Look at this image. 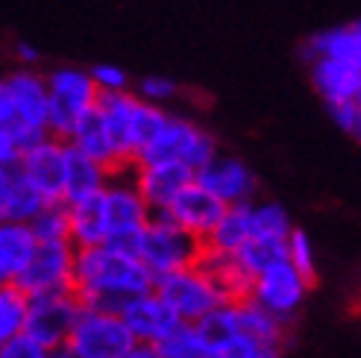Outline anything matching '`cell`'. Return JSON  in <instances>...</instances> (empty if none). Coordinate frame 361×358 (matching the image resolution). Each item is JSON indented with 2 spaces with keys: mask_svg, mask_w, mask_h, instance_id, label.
Returning a JSON list of instances; mask_svg holds the SVG:
<instances>
[{
  "mask_svg": "<svg viewBox=\"0 0 361 358\" xmlns=\"http://www.w3.org/2000/svg\"><path fill=\"white\" fill-rule=\"evenodd\" d=\"M238 309V323H241V335L252 338V341L259 344H274V347H282L288 344V323H282V320L276 314H270L267 309H262L256 300H238L235 302Z\"/></svg>",
  "mask_w": 361,
  "mask_h": 358,
  "instance_id": "cb8c5ba5",
  "label": "cell"
},
{
  "mask_svg": "<svg viewBox=\"0 0 361 358\" xmlns=\"http://www.w3.org/2000/svg\"><path fill=\"white\" fill-rule=\"evenodd\" d=\"M106 214H109V235H106V247L121 249V253L138 256L141 235L150 221V206L144 203L133 183V168L126 171H112L106 179Z\"/></svg>",
  "mask_w": 361,
  "mask_h": 358,
  "instance_id": "5b68a950",
  "label": "cell"
},
{
  "mask_svg": "<svg viewBox=\"0 0 361 358\" xmlns=\"http://www.w3.org/2000/svg\"><path fill=\"white\" fill-rule=\"evenodd\" d=\"M15 59H18V68H39L42 53L30 42H15Z\"/></svg>",
  "mask_w": 361,
  "mask_h": 358,
  "instance_id": "60d3db41",
  "label": "cell"
},
{
  "mask_svg": "<svg viewBox=\"0 0 361 358\" xmlns=\"http://www.w3.org/2000/svg\"><path fill=\"white\" fill-rule=\"evenodd\" d=\"M92 74V82L97 88V94H112V92H130V74L118 65H109V62H100V65H92L88 68Z\"/></svg>",
  "mask_w": 361,
  "mask_h": 358,
  "instance_id": "8d00e7d4",
  "label": "cell"
},
{
  "mask_svg": "<svg viewBox=\"0 0 361 358\" xmlns=\"http://www.w3.org/2000/svg\"><path fill=\"white\" fill-rule=\"evenodd\" d=\"M27 317V294H21L15 285H0V347L24 332Z\"/></svg>",
  "mask_w": 361,
  "mask_h": 358,
  "instance_id": "1f68e13d",
  "label": "cell"
},
{
  "mask_svg": "<svg viewBox=\"0 0 361 358\" xmlns=\"http://www.w3.org/2000/svg\"><path fill=\"white\" fill-rule=\"evenodd\" d=\"M285 247H288V264L309 282V288H314L317 285V253H314V244L309 238V232L294 226L291 235H288V241H285Z\"/></svg>",
  "mask_w": 361,
  "mask_h": 358,
  "instance_id": "d6a6232c",
  "label": "cell"
},
{
  "mask_svg": "<svg viewBox=\"0 0 361 358\" xmlns=\"http://www.w3.org/2000/svg\"><path fill=\"white\" fill-rule=\"evenodd\" d=\"M68 223H71V244L74 247H97L106 244L109 235V214H106V197L94 191L80 200L65 203Z\"/></svg>",
  "mask_w": 361,
  "mask_h": 358,
  "instance_id": "d6986e66",
  "label": "cell"
},
{
  "mask_svg": "<svg viewBox=\"0 0 361 358\" xmlns=\"http://www.w3.org/2000/svg\"><path fill=\"white\" fill-rule=\"evenodd\" d=\"M153 291L171 306V311L183 320V323H197L212 309L221 306V294L197 264L179 267V271L153 276Z\"/></svg>",
  "mask_w": 361,
  "mask_h": 358,
  "instance_id": "9c48e42d",
  "label": "cell"
},
{
  "mask_svg": "<svg viewBox=\"0 0 361 358\" xmlns=\"http://www.w3.org/2000/svg\"><path fill=\"white\" fill-rule=\"evenodd\" d=\"M358 103H361V92H358Z\"/></svg>",
  "mask_w": 361,
  "mask_h": 358,
  "instance_id": "f6af8a7d",
  "label": "cell"
},
{
  "mask_svg": "<svg viewBox=\"0 0 361 358\" xmlns=\"http://www.w3.org/2000/svg\"><path fill=\"white\" fill-rule=\"evenodd\" d=\"M247 238H252V200L226 206L218 226L212 229V235L203 244L212 249H221V253H235Z\"/></svg>",
  "mask_w": 361,
  "mask_h": 358,
  "instance_id": "d4e9b609",
  "label": "cell"
},
{
  "mask_svg": "<svg viewBox=\"0 0 361 358\" xmlns=\"http://www.w3.org/2000/svg\"><path fill=\"white\" fill-rule=\"evenodd\" d=\"M168 211H171V218L185 232H191L197 241H206L212 235V229L218 226L221 214L226 211V203H221L218 197L209 194L194 179V183H188L183 191L173 197V203L168 206Z\"/></svg>",
  "mask_w": 361,
  "mask_h": 358,
  "instance_id": "5bb4252c",
  "label": "cell"
},
{
  "mask_svg": "<svg viewBox=\"0 0 361 358\" xmlns=\"http://www.w3.org/2000/svg\"><path fill=\"white\" fill-rule=\"evenodd\" d=\"M312 88L323 103H341V100H358L361 92V68L353 62L335 59V56H312L305 62Z\"/></svg>",
  "mask_w": 361,
  "mask_h": 358,
  "instance_id": "e0dca14e",
  "label": "cell"
},
{
  "mask_svg": "<svg viewBox=\"0 0 361 358\" xmlns=\"http://www.w3.org/2000/svg\"><path fill=\"white\" fill-rule=\"evenodd\" d=\"M12 285L27 297L74 291V244L71 241L35 244L24 271L18 273Z\"/></svg>",
  "mask_w": 361,
  "mask_h": 358,
  "instance_id": "30bf717a",
  "label": "cell"
},
{
  "mask_svg": "<svg viewBox=\"0 0 361 358\" xmlns=\"http://www.w3.org/2000/svg\"><path fill=\"white\" fill-rule=\"evenodd\" d=\"M147 291H153V273L138 256L106 244L74 247V294L82 309L121 314L133 297Z\"/></svg>",
  "mask_w": 361,
  "mask_h": 358,
  "instance_id": "6da1fadb",
  "label": "cell"
},
{
  "mask_svg": "<svg viewBox=\"0 0 361 358\" xmlns=\"http://www.w3.org/2000/svg\"><path fill=\"white\" fill-rule=\"evenodd\" d=\"M53 358H74V355H71V352L62 347V350H53Z\"/></svg>",
  "mask_w": 361,
  "mask_h": 358,
  "instance_id": "ee69618b",
  "label": "cell"
},
{
  "mask_svg": "<svg viewBox=\"0 0 361 358\" xmlns=\"http://www.w3.org/2000/svg\"><path fill=\"white\" fill-rule=\"evenodd\" d=\"M133 183L144 203L156 209H168L173 197L183 191L188 183H194V171L183 162H147V165H133Z\"/></svg>",
  "mask_w": 361,
  "mask_h": 358,
  "instance_id": "9a60e30c",
  "label": "cell"
},
{
  "mask_svg": "<svg viewBox=\"0 0 361 358\" xmlns=\"http://www.w3.org/2000/svg\"><path fill=\"white\" fill-rule=\"evenodd\" d=\"M0 127L21 144V150L50 135L44 70L15 68L0 77Z\"/></svg>",
  "mask_w": 361,
  "mask_h": 358,
  "instance_id": "7a4b0ae2",
  "label": "cell"
},
{
  "mask_svg": "<svg viewBox=\"0 0 361 358\" xmlns=\"http://www.w3.org/2000/svg\"><path fill=\"white\" fill-rule=\"evenodd\" d=\"M106 179H109V168H103L92 156L80 153L77 147H71L65 141V194H62V203L80 200V197H88L94 191H103Z\"/></svg>",
  "mask_w": 361,
  "mask_h": 358,
  "instance_id": "7402d4cb",
  "label": "cell"
},
{
  "mask_svg": "<svg viewBox=\"0 0 361 358\" xmlns=\"http://www.w3.org/2000/svg\"><path fill=\"white\" fill-rule=\"evenodd\" d=\"M65 141H68L71 147H77L80 153L92 156L94 162H100L103 168H109V173H112V171H126V168L121 165L118 153H115V144H112L109 132H106V127H103V118H100V112H97V106L77 123L74 130H71V135H68Z\"/></svg>",
  "mask_w": 361,
  "mask_h": 358,
  "instance_id": "44dd1931",
  "label": "cell"
},
{
  "mask_svg": "<svg viewBox=\"0 0 361 358\" xmlns=\"http://www.w3.org/2000/svg\"><path fill=\"white\" fill-rule=\"evenodd\" d=\"M133 344L135 338L121 314L82 309L74 332L68 335L65 350L74 358H123Z\"/></svg>",
  "mask_w": 361,
  "mask_h": 358,
  "instance_id": "52a82bcc",
  "label": "cell"
},
{
  "mask_svg": "<svg viewBox=\"0 0 361 358\" xmlns=\"http://www.w3.org/2000/svg\"><path fill=\"white\" fill-rule=\"evenodd\" d=\"M135 94H138L141 100H147V103L168 106L171 100H176L179 94H183V88H179V82H173V80L165 77V74H147L144 80H138Z\"/></svg>",
  "mask_w": 361,
  "mask_h": 358,
  "instance_id": "e575fe53",
  "label": "cell"
},
{
  "mask_svg": "<svg viewBox=\"0 0 361 358\" xmlns=\"http://www.w3.org/2000/svg\"><path fill=\"white\" fill-rule=\"evenodd\" d=\"M161 358H209L212 347L197 323H179L156 344Z\"/></svg>",
  "mask_w": 361,
  "mask_h": 358,
  "instance_id": "f1b7e54d",
  "label": "cell"
},
{
  "mask_svg": "<svg viewBox=\"0 0 361 358\" xmlns=\"http://www.w3.org/2000/svg\"><path fill=\"white\" fill-rule=\"evenodd\" d=\"M44 206H47V200L15 168L12 171V191H9V221L30 223Z\"/></svg>",
  "mask_w": 361,
  "mask_h": 358,
  "instance_id": "836d02e7",
  "label": "cell"
},
{
  "mask_svg": "<svg viewBox=\"0 0 361 358\" xmlns=\"http://www.w3.org/2000/svg\"><path fill=\"white\" fill-rule=\"evenodd\" d=\"M21 159V144L0 127V168H15Z\"/></svg>",
  "mask_w": 361,
  "mask_h": 358,
  "instance_id": "ab89813d",
  "label": "cell"
},
{
  "mask_svg": "<svg viewBox=\"0 0 361 358\" xmlns=\"http://www.w3.org/2000/svg\"><path fill=\"white\" fill-rule=\"evenodd\" d=\"M12 171L0 168V221H9V191H12Z\"/></svg>",
  "mask_w": 361,
  "mask_h": 358,
  "instance_id": "b9f144b4",
  "label": "cell"
},
{
  "mask_svg": "<svg viewBox=\"0 0 361 358\" xmlns=\"http://www.w3.org/2000/svg\"><path fill=\"white\" fill-rule=\"evenodd\" d=\"M121 317H123L126 329L133 332L135 341H147V344H159L171 329H176L179 323H183L156 291L133 297L121 309Z\"/></svg>",
  "mask_w": 361,
  "mask_h": 358,
  "instance_id": "2e32d148",
  "label": "cell"
},
{
  "mask_svg": "<svg viewBox=\"0 0 361 358\" xmlns=\"http://www.w3.org/2000/svg\"><path fill=\"white\" fill-rule=\"evenodd\" d=\"M168 109L165 106H156V103H147L135 94V103H133V118H130V156L135 159L138 150H144L150 141L159 135V130L165 127L168 121Z\"/></svg>",
  "mask_w": 361,
  "mask_h": 358,
  "instance_id": "4316f807",
  "label": "cell"
},
{
  "mask_svg": "<svg viewBox=\"0 0 361 358\" xmlns=\"http://www.w3.org/2000/svg\"><path fill=\"white\" fill-rule=\"evenodd\" d=\"M35 244H53V241H71V223L65 203H47L35 218L27 223Z\"/></svg>",
  "mask_w": 361,
  "mask_h": 358,
  "instance_id": "4dcf8cb0",
  "label": "cell"
},
{
  "mask_svg": "<svg viewBox=\"0 0 361 358\" xmlns=\"http://www.w3.org/2000/svg\"><path fill=\"white\" fill-rule=\"evenodd\" d=\"M221 153V144L206 127H200L197 121L183 118V115H168L165 127L159 130V135L150 141L138 156L133 159V165H147V162H183L194 173L203 165H209L214 156Z\"/></svg>",
  "mask_w": 361,
  "mask_h": 358,
  "instance_id": "3957f363",
  "label": "cell"
},
{
  "mask_svg": "<svg viewBox=\"0 0 361 358\" xmlns=\"http://www.w3.org/2000/svg\"><path fill=\"white\" fill-rule=\"evenodd\" d=\"M203 249V241H197L191 232L179 226L168 209L150 211L147 229L141 235L138 259L147 264V271L153 276L179 271V267H191Z\"/></svg>",
  "mask_w": 361,
  "mask_h": 358,
  "instance_id": "8992f818",
  "label": "cell"
},
{
  "mask_svg": "<svg viewBox=\"0 0 361 358\" xmlns=\"http://www.w3.org/2000/svg\"><path fill=\"white\" fill-rule=\"evenodd\" d=\"M294 229V221L288 209L276 200H252V235L288 238Z\"/></svg>",
  "mask_w": 361,
  "mask_h": 358,
  "instance_id": "f546056e",
  "label": "cell"
},
{
  "mask_svg": "<svg viewBox=\"0 0 361 358\" xmlns=\"http://www.w3.org/2000/svg\"><path fill=\"white\" fill-rule=\"evenodd\" d=\"M35 247V238L27 223L0 221V285H12Z\"/></svg>",
  "mask_w": 361,
  "mask_h": 358,
  "instance_id": "603a6c76",
  "label": "cell"
},
{
  "mask_svg": "<svg viewBox=\"0 0 361 358\" xmlns=\"http://www.w3.org/2000/svg\"><path fill=\"white\" fill-rule=\"evenodd\" d=\"M133 103L135 92H112V94H97V112L103 118V127L109 132L115 153L123 168H133L130 156V118H133Z\"/></svg>",
  "mask_w": 361,
  "mask_h": 358,
  "instance_id": "ffe728a7",
  "label": "cell"
},
{
  "mask_svg": "<svg viewBox=\"0 0 361 358\" xmlns=\"http://www.w3.org/2000/svg\"><path fill=\"white\" fill-rule=\"evenodd\" d=\"M194 179L226 206L250 203V200H256V194H259V179L252 173V168L244 159L226 156V153L214 156L209 165H203L194 173Z\"/></svg>",
  "mask_w": 361,
  "mask_h": 358,
  "instance_id": "4fadbf2b",
  "label": "cell"
},
{
  "mask_svg": "<svg viewBox=\"0 0 361 358\" xmlns=\"http://www.w3.org/2000/svg\"><path fill=\"white\" fill-rule=\"evenodd\" d=\"M282 352H285L282 347L259 344V341H252V338L241 335V338H235L232 344L209 352V358H282Z\"/></svg>",
  "mask_w": 361,
  "mask_h": 358,
  "instance_id": "d590c367",
  "label": "cell"
},
{
  "mask_svg": "<svg viewBox=\"0 0 361 358\" xmlns=\"http://www.w3.org/2000/svg\"><path fill=\"white\" fill-rule=\"evenodd\" d=\"M82 311V302L74 291L27 297V317L24 335L32 338L44 350H62L68 344V335L74 332L77 317Z\"/></svg>",
  "mask_w": 361,
  "mask_h": 358,
  "instance_id": "ba28073f",
  "label": "cell"
},
{
  "mask_svg": "<svg viewBox=\"0 0 361 358\" xmlns=\"http://www.w3.org/2000/svg\"><path fill=\"white\" fill-rule=\"evenodd\" d=\"M0 358H53V350H44L42 344H35L32 338L21 332L9 344L0 347Z\"/></svg>",
  "mask_w": 361,
  "mask_h": 358,
  "instance_id": "f35d334b",
  "label": "cell"
},
{
  "mask_svg": "<svg viewBox=\"0 0 361 358\" xmlns=\"http://www.w3.org/2000/svg\"><path fill=\"white\" fill-rule=\"evenodd\" d=\"M329 118L335 121L338 130H344L350 138L361 144V103L358 100H341V103H326Z\"/></svg>",
  "mask_w": 361,
  "mask_h": 358,
  "instance_id": "74e56055",
  "label": "cell"
},
{
  "mask_svg": "<svg viewBox=\"0 0 361 358\" xmlns=\"http://www.w3.org/2000/svg\"><path fill=\"white\" fill-rule=\"evenodd\" d=\"M15 168L47 203H62V194H65V138L44 135L42 141L24 147Z\"/></svg>",
  "mask_w": 361,
  "mask_h": 358,
  "instance_id": "7c38bea8",
  "label": "cell"
},
{
  "mask_svg": "<svg viewBox=\"0 0 361 358\" xmlns=\"http://www.w3.org/2000/svg\"><path fill=\"white\" fill-rule=\"evenodd\" d=\"M194 264L209 276V282L214 285V291L221 294L224 302H238V300L250 297L252 276L235 261L232 253H221V249H212V247L203 244L200 256H197Z\"/></svg>",
  "mask_w": 361,
  "mask_h": 358,
  "instance_id": "ac0fdd59",
  "label": "cell"
},
{
  "mask_svg": "<svg viewBox=\"0 0 361 358\" xmlns=\"http://www.w3.org/2000/svg\"><path fill=\"white\" fill-rule=\"evenodd\" d=\"M47 85V127L50 135L68 138L71 130L97 106V88L88 68L56 65L44 70Z\"/></svg>",
  "mask_w": 361,
  "mask_h": 358,
  "instance_id": "277c9868",
  "label": "cell"
},
{
  "mask_svg": "<svg viewBox=\"0 0 361 358\" xmlns=\"http://www.w3.org/2000/svg\"><path fill=\"white\" fill-rule=\"evenodd\" d=\"M305 294H309V282H305L285 259V261L267 267V271H262L256 279H252L250 300H256L262 309L276 314L282 323H291L302 309Z\"/></svg>",
  "mask_w": 361,
  "mask_h": 358,
  "instance_id": "8fae6325",
  "label": "cell"
},
{
  "mask_svg": "<svg viewBox=\"0 0 361 358\" xmlns=\"http://www.w3.org/2000/svg\"><path fill=\"white\" fill-rule=\"evenodd\" d=\"M123 358H161L159 355V347L156 344H147V341H135L130 350H126Z\"/></svg>",
  "mask_w": 361,
  "mask_h": 358,
  "instance_id": "7bdbcfd3",
  "label": "cell"
},
{
  "mask_svg": "<svg viewBox=\"0 0 361 358\" xmlns=\"http://www.w3.org/2000/svg\"><path fill=\"white\" fill-rule=\"evenodd\" d=\"M197 326H200L203 338L209 341L212 352L226 347V344H232L235 338H241V323H238L235 302H221L218 309H212L206 317L197 320Z\"/></svg>",
  "mask_w": 361,
  "mask_h": 358,
  "instance_id": "83f0119b",
  "label": "cell"
},
{
  "mask_svg": "<svg viewBox=\"0 0 361 358\" xmlns=\"http://www.w3.org/2000/svg\"><path fill=\"white\" fill-rule=\"evenodd\" d=\"M288 238H270V235H252L247 238L235 253V261L244 267V271L256 279L262 271H267V267H274L279 261L288 259V247H285Z\"/></svg>",
  "mask_w": 361,
  "mask_h": 358,
  "instance_id": "484cf974",
  "label": "cell"
}]
</instances>
